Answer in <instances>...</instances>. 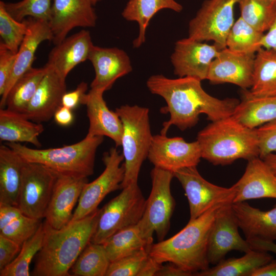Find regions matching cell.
Listing matches in <instances>:
<instances>
[{"label": "cell", "instance_id": "35", "mask_svg": "<svg viewBox=\"0 0 276 276\" xmlns=\"http://www.w3.org/2000/svg\"><path fill=\"white\" fill-rule=\"evenodd\" d=\"M103 244L89 242L73 265L75 276H106L110 264Z\"/></svg>", "mask_w": 276, "mask_h": 276}, {"label": "cell", "instance_id": "12", "mask_svg": "<svg viewBox=\"0 0 276 276\" xmlns=\"http://www.w3.org/2000/svg\"><path fill=\"white\" fill-rule=\"evenodd\" d=\"M123 160V154L120 153L116 147L111 148L104 153L102 160L105 169L95 180L85 186L71 221L88 215L98 209L107 194L121 189L125 173L124 165H121Z\"/></svg>", "mask_w": 276, "mask_h": 276}, {"label": "cell", "instance_id": "25", "mask_svg": "<svg viewBox=\"0 0 276 276\" xmlns=\"http://www.w3.org/2000/svg\"><path fill=\"white\" fill-rule=\"evenodd\" d=\"M232 207L247 241L256 238L276 241V203L266 211L254 208L245 201L233 203Z\"/></svg>", "mask_w": 276, "mask_h": 276}, {"label": "cell", "instance_id": "43", "mask_svg": "<svg viewBox=\"0 0 276 276\" xmlns=\"http://www.w3.org/2000/svg\"><path fill=\"white\" fill-rule=\"evenodd\" d=\"M17 57L15 53L0 43V95L5 90L7 84L14 68Z\"/></svg>", "mask_w": 276, "mask_h": 276}, {"label": "cell", "instance_id": "45", "mask_svg": "<svg viewBox=\"0 0 276 276\" xmlns=\"http://www.w3.org/2000/svg\"><path fill=\"white\" fill-rule=\"evenodd\" d=\"M87 88V84L85 82H81L74 90L66 91L62 97V105L73 109L79 104H81V101Z\"/></svg>", "mask_w": 276, "mask_h": 276}, {"label": "cell", "instance_id": "28", "mask_svg": "<svg viewBox=\"0 0 276 276\" xmlns=\"http://www.w3.org/2000/svg\"><path fill=\"white\" fill-rule=\"evenodd\" d=\"M231 116L245 126L256 129L276 119V97L254 96L244 90Z\"/></svg>", "mask_w": 276, "mask_h": 276}, {"label": "cell", "instance_id": "32", "mask_svg": "<svg viewBox=\"0 0 276 276\" xmlns=\"http://www.w3.org/2000/svg\"><path fill=\"white\" fill-rule=\"evenodd\" d=\"M248 91L257 97H276V51L261 48L257 52L252 84Z\"/></svg>", "mask_w": 276, "mask_h": 276}, {"label": "cell", "instance_id": "50", "mask_svg": "<svg viewBox=\"0 0 276 276\" xmlns=\"http://www.w3.org/2000/svg\"><path fill=\"white\" fill-rule=\"evenodd\" d=\"M247 241L252 249L270 251L276 254V243L274 241L257 238Z\"/></svg>", "mask_w": 276, "mask_h": 276}, {"label": "cell", "instance_id": "17", "mask_svg": "<svg viewBox=\"0 0 276 276\" xmlns=\"http://www.w3.org/2000/svg\"><path fill=\"white\" fill-rule=\"evenodd\" d=\"M256 54L234 51L225 48L213 60L207 80L214 84L228 83L246 90L253 81Z\"/></svg>", "mask_w": 276, "mask_h": 276}, {"label": "cell", "instance_id": "7", "mask_svg": "<svg viewBox=\"0 0 276 276\" xmlns=\"http://www.w3.org/2000/svg\"><path fill=\"white\" fill-rule=\"evenodd\" d=\"M146 201L138 182L123 188L118 195L101 209L90 242L102 244L118 231L136 224L143 215Z\"/></svg>", "mask_w": 276, "mask_h": 276}, {"label": "cell", "instance_id": "2", "mask_svg": "<svg viewBox=\"0 0 276 276\" xmlns=\"http://www.w3.org/2000/svg\"><path fill=\"white\" fill-rule=\"evenodd\" d=\"M101 209L86 217L56 229L44 222L41 249L36 256L31 275L69 276L73 265L90 241L98 222Z\"/></svg>", "mask_w": 276, "mask_h": 276}, {"label": "cell", "instance_id": "21", "mask_svg": "<svg viewBox=\"0 0 276 276\" xmlns=\"http://www.w3.org/2000/svg\"><path fill=\"white\" fill-rule=\"evenodd\" d=\"M27 33L17 53L13 70L5 90L1 96L0 108H5L7 96L15 82L32 67L39 45L45 40L52 41L53 36L48 20L28 17L24 19Z\"/></svg>", "mask_w": 276, "mask_h": 276}, {"label": "cell", "instance_id": "6", "mask_svg": "<svg viewBox=\"0 0 276 276\" xmlns=\"http://www.w3.org/2000/svg\"><path fill=\"white\" fill-rule=\"evenodd\" d=\"M115 111L122 124L121 137L125 173L121 189L137 182L139 173L148 155L153 135L148 108L124 105Z\"/></svg>", "mask_w": 276, "mask_h": 276}, {"label": "cell", "instance_id": "29", "mask_svg": "<svg viewBox=\"0 0 276 276\" xmlns=\"http://www.w3.org/2000/svg\"><path fill=\"white\" fill-rule=\"evenodd\" d=\"M165 9L180 12L183 7L175 0H129L122 15L126 20L136 21L139 25V35L133 41L134 48H139L145 42L150 21L158 11Z\"/></svg>", "mask_w": 276, "mask_h": 276}, {"label": "cell", "instance_id": "53", "mask_svg": "<svg viewBox=\"0 0 276 276\" xmlns=\"http://www.w3.org/2000/svg\"><path fill=\"white\" fill-rule=\"evenodd\" d=\"M92 1V3L93 4V5L95 6L97 3L98 2L99 0H91Z\"/></svg>", "mask_w": 276, "mask_h": 276}, {"label": "cell", "instance_id": "15", "mask_svg": "<svg viewBox=\"0 0 276 276\" xmlns=\"http://www.w3.org/2000/svg\"><path fill=\"white\" fill-rule=\"evenodd\" d=\"M220 51L214 44H208L189 37L178 40L171 56L174 73L179 77L207 79L211 64Z\"/></svg>", "mask_w": 276, "mask_h": 276}, {"label": "cell", "instance_id": "48", "mask_svg": "<svg viewBox=\"0 0 276 276\" xmlns=\"http://www.w3.org/2000/svg\"><path fill=\"white\" fill-rule=\"evenodd\" d=\"M261 48L276 51V15L274 20L260 42Z\"/></svg>", "mask_w": 276, "mask_h": 276}, {"label": "cell", "instance_id": "37", "mask_svg": "<svg viewBox=\"0 0 276 276\" xmlns=\"http://www.w3.org/2000/svg\"><path fill=\"white\" fill-rule=\"evenodd\" d=\"M44 235V223L41 222L36 233L23 243L18 254L14 260L0 270V275H30V263L41 248Z\"/></svg>", "mask_w": 276, "mask_h": 276}, {"label": "cell", "instance_id": "54", "mask_svg": "<svg viewBox=\"0 0 276 276\" xmlns=\"http://www.w3.org/2000/svg\"><path fill=\"white\" fill-rule=\"evenodd\" d=\"M272 1H275V2H276V0H272Z\"/></svg>", "mask_w": 276, "mask_h": 276}, {"label": "cell", "instance_id": "46", "mask_svg": "<svg viewBox=\"0 0 276 276\" xmlns=\"http://www.w3.org/2000/svg\"><path fill=\"white\" fill-rule=\"evenodd\" d=\"M162 265V264L159 263L154 258L149 255L137 276H156Z\"/></svg>", "mask_w": 276, "mask_h": 276}, {"label": "cell", "instance_id": "47", "mask_svg": "<svg viewBox=\"0 0 276 276\" xmlns=\"http://www.w3.org/2000/svg\"><path fill=\"white\" fill-rule=\"evenodd\" d=\"M193 273L185 271L175 264L169 262L164 265H162L156 276H190Z\"/></svg>", "mask_w": 276, "mask_h": 276}, {"label": "cell", "instance_id": "33", "mask_svg": "<svg viewBox=\"0 0 276 276\" xmlns=\"http://www.w3.org/2000/svg\"><path fill=\"white\" fill-rule=\"evenodd\" d=\"M152 244L137 223L118 231L102 244L111 262L139 250L149 249Z\"/></svg>", "mask_w": 276, "mask_h": 276}, {"label": "cell", "instance_id": "24", "mask_svg": "<svg viewBox=\"0 0 276 276\" xmlns=\"http://www.w3.org/2000/svg\"><path fill=\"white\" fill-rule=\"evenodd\" d=\"M93 45L90 32L82 30L55 45L46 64L66 78L75 66L88 59Z\"/></svg>", "mask_w": 276, "mask_h": 276}, {"label": "cell", "instance_id": "27", "mask_svg": "<svg viewBox=\"0 0 276 276\" xmlns=\"http://www.w3.org/2000/svg\"><path fill=\"white\" fill-rule=\"evenodd\" d=\"M43 125L28 119L24 114L0 109V140L11 143H29L36 147L41 144L38 136L43 131Z\"/></svg>", "mask_w": 276, "mask_h": 276}, {"label": "cell", "instance_id": "5", "mask_svg": "<svg viewBox=\"0 0 276 276\" xmlns=\"http://www.w3.org/2000/svg\"><path fill=\"white\" fill-rule=\"evenodd\" d=\"M103 140L102 136L86 135L72 145L43 149L31 148L19 143L7 142L6 145L26 162L42 164L59 175L81 178L93 174L96 152Z\"/></svg>", "mask_w": 276, "mask_h": 276}, {"label": "cell", "instance_id": "51", "mask_svg": "<svg viewBox=\"0 0 276 276\" xmlns=\"http://www.w3.org/2000/svg\"><path fill=\"white\" fill-rule=\"evenodd\" d=\"M250 276H276V260L256 269Z\"/></svg>", "mask_w": 276, "mask_h": 276}, {"label": "cell", "instance_id": "14", "mask_svg": "<svg viewBox=\"0 0 276 276\" xmlns=\"http://www.w3.org/2000/svg\"><path fill=\"white\" fill-rule=\"evenodd\" d=\"M232 203L221 206L216 212L208 239L207 257L210 264L216 265L231 250L246 253L252 249L239 234Z\"/></svg>", "mask_w": 276, "mask_h": 276}, {"label": "cell", "instance_id": "44", "mask_svg": "<svg viewBox=\"0 0 276 276\" xmlns=\"http://www.w3.org/2000/svg\"><path fill=\"white\" fill-rule=\"evenodd\" d=\"M21 247L16 242L0 235V270L14 260Z\"/></svg>", "mask_w": 276, "mask_h": 276}, {"label": "cell", "instance_id": "18", "mask_svg": "<svg viewBox=\"0 0 276 276\" xmlns=\"http://www.w3.org/2000/svg\"><path fill=\"white\" fill-rule=\"evenodd\" d=\"M87 182V177L58 174L47 210L45 222L56 229L66 225L72 218V211Z\"/></svg>", "mask_w": 276, "mask_h": 276}, {"label": "cell", "instance_id": "10", "mask_svg": "<svg viewBox=\"0 0 276 276\" xmlns=\"http://www.w3.org/2000/svg\"><path fill=\"white\" fill-rule=\"evenodd\" d=\"M57 177V173L42 164L25 161L18 208L29 217L45 218Z\"/></svg>", "mask_w": 276, "mask_h": 276}, {"label": "cell", "instance_id": "4", "mask_svg": "<svg viewBox=\"0 0 276 276\" xmlns=\"http://www.w3.org/2000/svg\"><path fill=\"white\" fill-rule=\"evenodd\" d=\"M202 158L214 165L259 157L256 128L242 125L232 116L212 122L197 135Z\"/></svg>", "mask_w": 276, "mask_h": 276}, {"label": "cell", "instance_id": "34", "mask_svg": "<svg viewBox=\"0 0 276 276\" xmlns=\"http://www.w3.org/2000/svg\"><path fill=\"white\" fill-rule=\"evenodd\" d=\"M49 69V66L45 64L42 67H31L25 73L9 92L6 108L23 113Z\"/></svg>", "mask_w": 276, "mask_h": 276}, {"label": "cell", "instance_id": "38", "mask_svg": "<svg viewBox=\"0 0 276 276\" xmlns=\"http://www.w3.org/2000/svg\"><path fill=\"white\" fill-rule=\"evenodd\" d=\"M240 17L232 27L226 38V48L244 53H255L261 48L264 35Z\"/></svg>", "mask_w": 276, "mask_h": 276}, {"label": "cell", "instance_id": "3", "mask_svg": "<svg viewBox=\"0 0 276 276\" xmlns=\"http://www.w3.org/2000/svg\"><path fill=\"white\" fill-rule=\"evenodd\" d=\"M223 205H217L196 219L189 220L183 228L171 238L152 244L149 255L159 263H172L192 273L193 275L208 269L209 236L216 212Z\"/></svg>", "mask_w": 276, "mask_h": 276}, {"label": "cell", "instance_id": "31", "mask_svg": "<svg viewBox=\"0 0 276 276\" xmlns=\"http://www.w3.org/2000/svg\"><path fill=\"white\" fill-rule=\"evenodd\" d=\"M41 220L29 217L17 206L0 204V235L20 245L38 229Z\"/></svg>", "mask_w": 276, "mask_h": 276}, {"label": "cell", "instance_id": "41", "mask_svg": "<svg viewBox=\"0 0 276 276\" xmlns=\"http://www.w3.org/2000/svg\"><path fill=\"white\" fill-rule=\"evenodd\" d=\"M149 250L142 249L110 262L106 276H137L149 255Z\"/></svg>", "mask_w": 276, "mask_h": 276}, {"label": "cell", "instance_id": "42", "mask_svg": "<svg viewBox=\"0 0 276 276\" xmlns=\"http://www.w3.org/2000/svg\"><path fill=\"white\" fill-rule=\"evenodd\" d=\"M259 148V157L263 159L276 151V119L256 128Z\"/></svg>", "mask_w": 276, "mask_h": 276}, {"label": "cell", "instance_id": "8", "mask_svg": "<svg viewBox=\"0 0 276 276\" xmlns=\"http://www.w3.org/2000/svg\"><path fill=\"white\" fill-rule=\"evenodd\" d=\"M150 175L151 190L138 223L147 239L153 243L154 232L158 241L163 240L168 234L175 201L171 192L173 173L154 167Z\"/></svg>", "mask_w": 276, "mask_h": 276}, {"label": "cell", "instance_id": "13", "mask_svg": "<svg viewBox=\"0 0 276 276\" xmlns=\"http://www.w3.org/2000/svg\"><path fill=\"white\" fill-rule=\"evenodd\" d=\"M147 158L154 167L174 173L197 166L202 157L197 140L187 142L181 137H169L160 133L153 136Z\"/></svg>", "mask_w": 276, "mask_h": 276}, {"label": "cell", "instance_id": "16", "mask_svg": "<svg viewBox=\"0 0 276 276\" xmlns=\"http://www.w3.org/2000/svg\"><path fill=\"white\" fill-rule=\"evenodd\" d=\"M91 0H53L49 24L52 42H62L77 27H94L97 16Z\"/></svg>", "mask_w": 276, "mask_h": 276}, {"label": "cell", "instance_id": "30", "mask_svg": "<svg viewBox=\"0 0 276 276\" xmlns=\"http://www.w3.org/2000/svg\"><path fill=\"white\" fill-rule=\"evenodd\" d=\"M273 260L267 251L252 249L240 258L223 259L212 268L195 272L197 276H250L256 269Z\"/></svg>", "mask_w": 276, "mask_h": 276}, {"label": "cell", "instance_id": "40", "mask_svg": "<svg viewBox=\"0 0 276 276\" xmlns=\"http://www.w3.org/2000/svg\"><path fill=\"white\" fill-rule=\"evenodd\" d=\"M53 0H21L5 3L7 11L16 20L21 21L28 17L49 21Z\"/></svg>", "mask_w": 276, "mask_h": 276}, {"label": "cell", "instance_id": "19", "mask_svg": "<svg viewBox=\"0 0 276 276\" xmlns=\"http://www.w3.org/2000/svg\"><path fill=\"white\" fill-rule=\"evenodd\" d=\"M49 67L23 113L28 119L36 123L45 122L54 117L56 110L62 106V99L66 92V78Z\"/></svg>", "mask_w": 276, "mask_h": 276}, {"label": "cell", "instance_id": "49", "mask_svg": "<svg viewBox=\"0 0 276 276\" xmlns=\"http://www.w3.org/2000/svg\"><path fill=\"white\" fill-rule=\"evenodd\" d=\"M54 118L55 122L58 124L63 126L70 125L74 120L72 109L62 105L56 110L54 115Z\"/></svg>", "mask_w": 276, "mask_h": 276}, {"label": "cell", "instance_id": "11", "mask_svg": "<svg viewBox=\"0 0 276 276\" xmlns=\"http://www.w3.org/2000/svg\"><path fill=\"white\" fill-rule=\"evenodd\" d=\"M181 183L188 200L190 217L192 220L212 208L219 204L232 203L236 188L215 185L203 178L196 166L180 169L173 173Z\"/></svg>", "mask_w": 276, "mask_h": 276}, {"label": "cell", "instance_id": "39", "mask_svg": "<svg viewBox=\"0 0 276 276\" xmlns=\"http://www.w3.org/2000/svg\"><path fill=\"white\" fill-rule=\"evenodd\" d=\"M27 31L25 20L15 19L6 10L4 2L0 1L1 42L11 51L17 53Z\"/></svg>", "mask_w": 276, "mask_h": 276}, {"label": "cell", "instance_id": "36", "mask_svg": "<svg viewBox=\"0 0 276 276\" xmlns=\"http://www.w3.org/2000/svg\"><path fill=\"white\" fill-rule=\"evenodd\" d=\"M240 17L256 30L264 33L272 26L276 15V2L239 0Z\"/></svg>", "mask_w": 276, "mask_h": 276}, {"label": "cell", "instance_id": "23", "mask_svg": "<svg viewBox=\"0 0 276 276\" xmlns=\"http://www.w3.org/2000/svg\"><path fill=\"white\" fill-rule=\"evenodd\" d=\"M104 93L103 90L91 88L82 99L81 104L86 106L89 122L86 135L108 137L118 147L121 145L122 122L116 112L107 107L103 97Z\"/></svg>", "mask_w": 276, "mask_h": 276}, {"label": "cell", "instance_id": "20", "mask_svg": "<svg viewBox=\"0 0 276 276\" xmlns=\"http://www.w3.org/2000/svg\"><path fill=\"white\" fill-rule=\"evenodd\" d=\"M95 70V76L90 84L91 89H110L119 78L132 70L130 58L126 52L118 48H103L95 45L88 59Z\"/></svg>", "mask_w": 276, "mask_h": 276}, {"label": "cell", "instance_id": "1", "mask_svg": "<svg viewBox=\"0 0 276 276\" xmlns=\"http://www.w3.org/2000/svg\"><path fill=\"white\" fill-rule=\"evenodd\" d=\"M201 81L191 77L171 79L163 75L148 79L146 85L150 91L162 97L167 104L161 112L170 114L169 120L163 124L161 134H166L172 125L181 131L191 128L198 123L201 114L212 122L232 116L240 101L211 96L203 89Z\"/></svg>", "mask_w": 276, "mask_h": 276}, {"label": "cell", "instance_id": "26", "mask_svg": "<svg viewBox=\"0 0 276 276\" xmlns=\"http://www.w3.org/2000/svg\"><path fill=\"white\" fill-rule=\"evenodd\" d=\"M25 160L7 145L0 146V204L17 207Z\"/></svg>", "mask_w": 276, "mask_h": 276}, {"label": "cell", "instance_id": "9", "mask_svg": "<svg viewBox=\"0 0 276 276\" xmlns=\"http://www.w3.org/2000/svg\"><path fill=\"white\" fill-rule=\"evenodd\" d=\"M239 0H205L189 22L188 37L213 41L219 49L226 48L228 34L234 23V10Z\"/></svg>", "mask_w": 276, "mask_h": 276}, {"label": "cell", "instance_id": "22", "mask_svg": "<svg viewBox=\"0 0 276 276\" xmlns=\"http://www.w3.org/2000/svg\"><path fill=\"white\" fill-rule=\"evenodd\" d=\"M234 185L236 192L233 203L263 198L276 199V174L259 157L248 160L243 175Z\"/></svg>", "mask_w": 276, "mask_h": 276}, {"label": "cell", "instance_id": "52", "mask_svg": "<svg viewBox=\"0 0 276 276\" xmlns=\"http://www.w3.org/2000/svg\"><path fill=\"white\" fill-rule=\"evenodd\" d=\"M263 160L271 170L276 174V154L271 153L264 157Z\"/></svg>", "mask_w": 276, "mask_h": 276}]
</instances>
